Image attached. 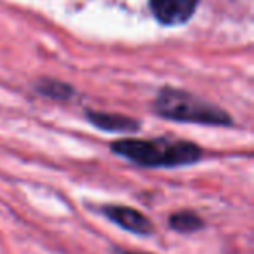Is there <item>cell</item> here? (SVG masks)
I'll return each mask as SVG.
<instances>
[{"label": "cell", "instance_id": "6da1fadb", "mask_svg": "<svg viewBox=\"0 0 254 254\" xmlns=\"http://www.w3.org/2000/svg\"><path fill=\"white\" fill-rule=\"evenodd\" d=\"M120 157L145 167L188 166L200 159V148L188 141L173 139H122L112 145Z\"/></svg>", "mask_w": 254, "mask_h": 254}, {"label": "cell", "instance_id": "7a4b0ae2", "mask_svg": "<svg viewBox=\"0 0 254 254\" xmlns=\"http://www.w3.org/2000/svg\"><path fill=\"white\" fill-rule=\"evenodd\" d=\"M155 112L164 119L178 122L205 124V126H226L230 117L223 110L176 89H164L155 99Z\"/></svg>", "mask_w": 254, "mask_h": 254}, {"label": "cell", "instance_id": "3957f363", "mask_svg": "<svg viewBox=\"0 0 254 254\" xmlns=\"http://www.w3.org/2000/svg\"><path fill=\"white\" fill-rule=\"evenodd\" d=\"M198 5V0H150L153 16L164 25H181L188 21Z\"/></svg>", "mask_w": 254, "mask_h": 254}, {"label": "cell", "instance_id": "277c9868", "mask_svg": "<svg viewBox=\"0 0 254 254\" xmlns=\"http://www.w3.org/2000/svg\"><path fill=\"white\" fill-rule=\"evenodd\" d=\"M105 214L108 216L112 221L120 225L122 228L129 230L132 233H139V235H146V233L153 232V225L145 214L132 207H124V205H108L105 207Z\"/></svg>", "mask_w": 254, "mask_h": 254}, {"label": "cell", "instance_id": "5b68a950", "mask_svg": "<svg viewBox=\"0 0 254 254\" xmlns=\"http://www.w3.org/2000/svg\"><path fill=\"white\" fill-rule=\"evenodd\" d=\"M89 119L94 126L106 131H134L138 129V122L132 119H127L122 115H112V113L89 112Z\"/></svg>", "mask_w": 254, "mask_h": 254}, {"label": "cell", "instance_id": "8992f818", "mask_svg": "<svg viewBox=\"0 0 254 254\" xmlns=\"http://www.w3.org/2000/svg\"><path fill=\"white\" fill-rule=\"evenodd\" d=\"M169 223L178 232H193V230L200 228V225H202L198 216H195L193 212H187V211L171 216Z\"/></svg>", "mask_w": 254, "mask_h": 254}, {"label": "cell", "instance_id": "52a82bcc", "mask_svg": "<svg viewBox=\"0 0 254 254\" xmlns=\"http://www.w3.org/2000/svg\"><path fill=\"white\" fill-rule=\"evenodd\" d=\"M129 254H132V253H129Z\"/></svg>", "mask_w": 254, "mask_h": 254}]
</instances>
